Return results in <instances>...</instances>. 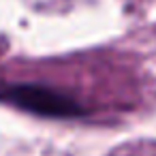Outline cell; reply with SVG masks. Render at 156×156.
Returning <instances> with one entry per match:
<instances>
[{"label":"cell","instance_id":"cell-1","mask_svg":"<svg viewBox=\"0 0 156 156\" xmlns=\"http://www.w3.org/2000/svg\"><path fill=\"white\" fill-rule=\"evenodd\" d=\"M0 103L22 109L26 113H34L41 118H56V120L77 118L86 113V109L73 96L41 83L2 86L0 88Z\"/></svg>","mask_w":156,"mask_h":156}]
</instances>
